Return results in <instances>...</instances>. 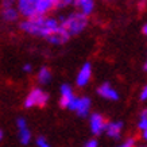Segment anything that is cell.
<instances>
[{"label": "cell", "instance_id": "6da1fadb", "mask_svg": "<svg viewBox=\"0 0 147 147\" xmlns=\"http://www.w3.org/2000/svg\"><path fill=\"white\" fill-rule=\"evenodd\" d=\"M58 26L59 24L54 18H46V16L31 18L20 23V28L23 31L28 32L31 35L43 36V38H49L53 34H55Z\"/></svg>", "mask_w": 147, "mask_h": 147}, {"label": "cell", "instance_id": "7a4b0ae2", "mask_svg": "<svg viewBox=\"0 0 147 147\" xmlns=\"http://www.w3.org/2000/svg\"><path fill=\"white\" fill-rule=\"evenodd\" d=\"M86 24H88V16H85L81 12H74L69 15L66 19H63L59 26L69 34V36H73L80 34L86 27Z\"/></svg>", "mask_w": 147, "mask_h": 147}, {"label": "cell", "instance_id": "3957f363", "mask_svg": "<svg viewBox=\"0 0 147 147\" xmlns=\"http://www.w3.org/2000/svg\"><path fill=\"white\" fill-rule=\"evenodd\" d=\"M47 100H49V94L45 93L42 89L35 88V89H32L31 92L28 93V96L26 97V100H24V107L31 108V107H35V105L36 107H45Z\"/></svg>", "mask_w": 147, "mask_h": 147}, {"label": "cell", "instance_id": "277c9868", "mask_svg": "<svg viewBox=\"0 0 147 147\" xmlns=\"http://www.w3.org/2000/svg\"><path fill=\"white\" fill-rule=\"evenodd\" d=\"M61 100H59V104L62 108H69L71 111L76 109V105H77V101H78V97H76L73 94V90L69 85L63 84L61 86Z\"/></svg>", "mask_w": 147, "mask_h": 147}, {"label": "cell", "instance_id": "5b68a950", "mask_svg": "<svg viewBox=\"0 0 147 147\" xmlns=\"http://www.w3.org/2000/svg\"><path fill=\"white\" fill-rule=\"evenodd\" d=\"M38 1L39 0H18V12L27 19L34 18Z\"/></svg>", "mask_w": 147, "mask_h": 147}, {"label": "cell", "instance_id": "8992f818", "mask_svg": "<svg viewBox=\"0 0 147 147\" xmlns=\"http://www.w3.org/2000/svg\"><path fill=\"white\" fill-rule=\"evenodd\" d=\"M105 125H107V121L101 115L93 113L90 116V131L93 135H100L104 131Z\"/></svg>", "mask_w": 147, "mask_h": 147}, {"label": "cell", "instance_id": "52a82bcc", "mask_svg": "<svg viewBox=\"0 0 147 147\" xmlns=\"http://www.w3.org/2000/svg\"><path fill=\"white\" fill-rule=\"evenodd\" d=\"M90 76H92V66H90L89 62H86L84 66H82V69L80 70L78 76H77V85H78V86L86 85L88 81L90 80Z\"/></svg>", "mask_w": 147, "mask_h": 147}, {"label": "cell", "instance_id": "ba28073f", "mask_svg": "<svg viewBox=\"0 0 147 147\" xmlns=\"http://www.w3.org/2000/svg\"><path fill=\"white\" fill-rule=\"evenodd\" d=\"M18 128H19V138L22 144H28V142L31 140V132L27 128V123L24 119H18Z\"/></svg>", "mask_w": 147, "mask_h": 147}, {"label": "cell", "instance_id": "9c48e42d", "mask_svg": "<svg viewBox=\"0 0 147 147\" xmlns=\"http://www.w3.org/2000/svg\"><path fill=\"white\" fill-rule=\"evenodd\" d=\"M121 129H123V123L121 121H111V123H107L104 131L107 132L108 136L117 139L121 134Z\"/></svg>", "mask_w": 147, "mask_h": 147}, {"label": "cell", "instance_id": "30bf717a", "mask_svg": "<svg viewBox=\"0 0 147 147\" xmlns=\"http://www.w3.org/2000/svg\"><path fill=\"white\" fill-rule=\"evenodd\" d=\"M51 8H54V0H39L38 5H36V11H35V16H46V13L49 12Z\"/></svg>", "mask_w": 147, "mask_h": 147}, {"label": "cell", "instance_id": "8fae6325", "mask_svg": "<svg viewBox=\"0 0 147 147\" xmlns=\"http://www.w3.org/2000/svg\"><path fill=\"white\" fill-rule=\"evenodd\" d=\"M97 92H98L100 96L108 98V100H119V94H117V92H116L113 88H111V85L108 84V82L102 84L101 86L97 89Z\"/></svg>", "mask_w": 147, "mask_h": 147}, {"label": "cell", "instance_id": "7c38bea8", "mask_svg": "<svg viewBox=\"0 0 147 147\" xmlns=\"http://www.w3.org/2000/svg\"><path fill=\"white\" fill-rule=\"evenodd\" d=\"M89 108H90V100L88 97H81L77 101V105L74 111L78 113V116L84 117V116H86L89 113Z\"/></svg>", "mask_w": 147, "mask_h": 147}, {"label": "cell", "instance_id": "4fadbf2b", "mask_svg": "<svg viewBox=\"0 0 147 147\" xmlns=\"http://www.w3.org/2000/svg\"><path fill=\"white\" fill-rule=\"evenodd\" d=\"M69 38H70V36H69V34H67V32L65 31L61 26H58L57 32H55V34H53L51 36H49L47 39H49L51 43H63V42H66Z\"/></svg>", "mask_w": 147, "mask_h": 147}, {"label": "cell", "instance_id": "5bb4252c", "mask_svg": "<svg viewBox=\"0 0 147 147\" xmlns=\"http://www.w3.org/2000/svg\"><path fill=\"white\" fill-rule=\"evenodd\" d=\"M1 15H3V19L7 20V22H12L18 18V11L16 8H13L12 5L11 7H3L1 9Z\"/></svg>", "mask_w": 147, "mask_h": 147}, {"label": "cell", "instance_id": "9a60e30c", "mask_svg": "<svg viewBox=\"0 0 147 147\" xmlns=\"http://www.w3.org/2000/svg\"><path fill=\"white\" fill-rule=\"evenodd\" d=\"M51 80V71H50L49 67H42L38 73V81L42 82V84H47L49 81Z\"/></svg>", "mask_w": 147, "mask_h": 147}, {"label": "cell", "instance_id": "2e32d148", "mask_svg": "<svg viewBox=\"0 0 147 147\" xmlns=\"http://www.w3.org/2000/svg\"><path fill=\"white\" fill-rule=\"evenodd\" d=\"M139 128L143 131V138L147 139V112L143 111L140 121H139Z\"/></svg>", "mask_w": 147, "mask_h": 147}, {"label": "cell", "instance_id": "e0dca14e", "mask_svg": "<svg viewBox=\"0 0 147 147\" xmlns=\"http://www.w3.org/2000/svg\"><path fill=\"white\" fill-rule=\"evenodd\" d=\"M74 0H54V8H62L66 5L73 4Z\"/></svg>", "mask_w": 147, "mask_h": 147}, {"label": "cell", "instance_id": "ac0fdd59", "mask_svg": "<svg viewBox=\"0 0 147 147\" xmlns=\"http://www.w3.org/2000/svg\"><path fill=\"white\" fill-rule=\"evenodd\" d=\"M134 146H135V139L129 138V139H127L124 143H121L119 147H134Z\"/></svg>", "mask_w": 147, "mask_h": 147}, {"label": "cell", "instance_id": "d6986e66", "mask_svg": "<svg viewBox=\"0 0 147 147\" xmlns=\"http://www.w3.org/2000/svg\"><path fill=\"white\" fill-rule=\"evenodd\" d=\"M36 144H38V147H50L49 143L46 142V139L42 138V136H39V138L36 139Z\"/></svg>", "mask_w": 147, "mask_h": 147}, {"label": "cell", "instance_id": "ffe728a7", "mask_svg": "<svg viewBox=\"0 0 147 147\" xmlns=\"http://www.w3.org/2000/svg\"><path fill=\"white\" fill-rule=\"evenodd\" d=\"M98 143L96 139H90V140H88V142L85 143V147H97Z\"/></svg>", "mask_w": 147, "mask_h": 147}, {"label": "cell", "instance_id": "44dd1931", "mask_svg": "<svg viewBox=\"0 0 147 147\" xmlns=\"http://www.w3.org/2000/svg\"><path fill=\"white\" fill-rule=\"evenodd\" d=\"M15 0H3V7H11Z\"/></svg>", "mask_w": 147, "mask_h": 147}, {"label": "cell", "instance_id": "7402d4cb", "mask_svg": "<svg viewBox=\"0 0 147 147\" xmlns=\"http://www.w3.org/2000/svg\"><path fill=\"white\" fill-rule=\"evenodd\" d=\"M140 98H142V100H146L147 98V86L143 88V92H142V94H140Z\"/></svg>", "mask_w": 147, "mask_h": 147}, {"label": "cell", "instance_id": "603a6c76", "mask_svg": "<svg viewBox=\"0 0 147 147\" xmlns=\"http://www.w3.org/2000/svg\"><path fill=\"white\" fill-rule=\"evenodd\" d=\"M31 65H30V63H27V65H24V66H23V70L24 71H27V73H30V71H31Z\"/></svg>", "mask_w": 147, "mask_h": 147}, {"label": "cell", "instance_id": "cb8c5ba5", "mask_svg": "<svg viewBox=\"0 0 147 147\" xmlns=\"http://www.w3.org/2000/svg\"><path fill=\"white\" fill-rule=\"evenodd\" d=\"M142 31H143V34H147V26H146V24L143 26V30H142Z\"/></svg>", "mask_w": 147, "mask_h": 147}, {"label": "cell", "instance_id": "d4e9b609", "mask_svg": "<svg viewBox=\"0 0 147 147\" xmlns=\"http://www.w3.org/2000/svg\"><path fill=\"white\" fill-rule=\"evenodd\" d=\"M3 136H4V134H3V131H1V129H0V142H1V140H3Z\"/></svg>", "mask_w": 147, "mask_h": 147}]
</instances>
